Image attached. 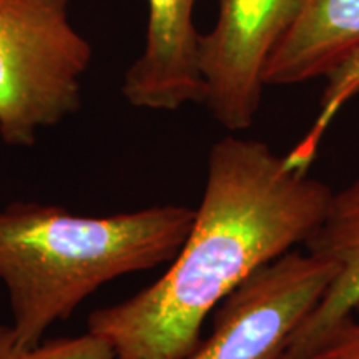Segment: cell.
Listing matches in <instances>:
<instances>
[{
    "label": "cell",
    "instance_id": "9c48e42d",
    "mask_svg": "<svg viewBox=\"0 0 359 359\" xmlns=\"http://www.w3.org/2000/svg\"><path fill=\"white\" fill-rule=\"evenodd\" d=\"M325 80L326 85L320 100V115L316 122L306 137L298 143V147L290 155H286V161L296 168H309L327 125L341 110V107L359 93V50L344 58L336 69L326 75Z\"/></svg>",
    "mask_w": 359,
    "mask_h": 359
},
{
    "label": "cell",
    "instance_id": "6da1fadb",
    "mask_svg": "<svg viewBox=\"0 0 359 359\" xmlns=\"http://www.w3.org/2000/svg\"><path fill=\"white\" fill-rule=\"evenodd\" d=\"M331 188L264 142L228 135L210 148L203 196L170 268L87 318L115 359H187L226 296L320 224Z\"/></svg>",
    "mask_w": 359,
    "mask_h": 359
},
{
    "label": "cell",
    "instance_id": "7a4b0ae2",
    "mask_svg": "<svg viewBox=\"0 0 359 359\" xmlns=\"http://www.w3.org/2000/svg\"><path fill=\"white\" fill-rule=\"evenodd\" d=\"M193 218L190 206L172 203L102 217L40 201L4 206L0 281L17 343L35 346L103 285L172 262Z\"/></svg>",
    "mask_w": 359,
    "mask_h": 359
},
{
    "label": "cell",
    "instance_id": "277c9868",
    "mask_svg": "<svg viewBox=\"0 0 359 359\" xmlns=\"http://www.w3.org/2000/svg\"><path fill=\"white\" fill-rule=\"evenodd\" d=\"M333 276V264L308 251L283 255L223 299L212 333L187 359H281Z\"/></svg>",
    "mask_w": 359,
    "mask_h": 359
},
{
    "label": "cell",
    "instance_id": "8992f818",
    "mask_svg": "<svg viewBox=\"0 0 359 359\" xmlns=\"http://www.w3.org/2000/svg\"><path fill=\"white\" fill-rule=\"evenodd\" d=\"M196 0H147L145 45L125 74L122 93L132 107L173 111L203 102Z\"/></svg>",
    "mask_w": 359,
    "mask_h": 359
},
{
    "label": "cell",
    "instance_id": "5b68a950",
    "mask_svg": "<svg viewBox=\"0 0 359 359\" xmlns=\"http://www.w3.org/2000/svg\"><path fill=\"white\" fill-rule=\"evenodd\" d=\"M293 0H219L217 24L200 37L203 105L228 132L248 130L262 105L264 67Z\"/></svg>",
    "mask_w": 359,
    "mask_h": 359
},
{
    "label": "cell",
    "instance_id": "ba28073f",
    "mask_svg": "<svg viewBox=\"0 0 359 359\" xmlns=\"http://www.w3.org/2000/svg\"><path fill=\"white\" fill-rule=\"evenodd\" d=\"M356 50L359 0H293L288 24L264 67V85L325 79Z\"/></svg>",
    "mask_w": 359,
    "mask_h": 359
},
{
    "label": "cell",
    "instance_id": "8fae6325",
    "mask_svg": "<svg viewBox=\"0 0 359 359\" xmlns=\"http://www.w3.org/2000/svg\"><path fill=\"white\" fill-rule=\"evenodd\" d=\"M308 359H359V306L326 336Z\"/></svg>",
    "mask_w": 359,
    "mask_h": 359
},
{
    "label": "cell",
    "instance_id": "30bf717a",
    "mask_svg": "<svg viewBox=\"0 0 359 359\" xmlns=\"http://www.w3.org/2000/svg\"><path fill=\"white\" fill-rule=\"evenodd\" d=\"M0 359H115V351L109 341L90 331L24 348L17 343L11 325H0Z\"/></svg>",
    "mask_w": 359,
    "mask_h": 359
},
{
    "label": "cell",
    "instance_id": "3957f363",
    "mask_svg": "<svg viewBox=\"0 0 359 359\" xmlns=\"http://www.w3.org/2000/svg\"><path fill=\"white\" fill-rule=\"evenodd\" d=\"M72 0H0V140L30 148L42 130L82 109L92 43Z\"/></svg>",
    "mask_w": 359,
    "mask_h": 359
},
{
    "label": "cell",
    "instance_id": "52a82bcc",
    "mask_svg": "<svg viewBox=\"0 0 359 359\" xmlns=\"http://www.w3.org/2000/svg\"><path fill=\"white\" fill-rule=\"evenodd\" d=\"M306 251L334 266V276L316 308L291 336L281 359H308L326 336L359 306V177L331 191Z\"/></svg>",
    "mask_w": 359,
    "mask_h": 359
}]
</instances>
